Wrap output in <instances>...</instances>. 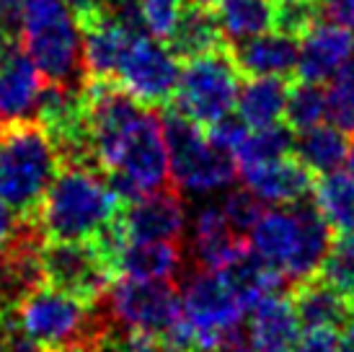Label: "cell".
<instances>
[{
  "label": "cell",
  "instance_id": "cell-1",
  "mask_svg": "<svg viewBox=\"0 0 354 352\" xmlns=\"http://www.w3.org/2000/svg\"><path fill=\"white\" fill-rule=\"evenodd\" d=\"M122 207L124 202L111 189L106 171L68 164L59 166L52 179L37 213V223L44 238L91 241L119 215Z\"/></svg>",
  "mask_w": 354,
  "mask_h": 352
},
{
  "label": "cell",
  "instance_id": "cell-2",
  "mask_svg": "<svg viewBox=\"0 0 354 352\" xmlns=\"http://www.w3.org/2000/svg\"><path fill=\"white\" fill-rule=\"evenodd\" d=\"M59 171V156L39 119L0 125V197L19 218L37 220Z\"/></svg>",
  "mask_w": 354,
  "mask_h": 352
},
{
  "label": "cell",
  "instance_id": "cell-3",
  "mask_svg": "<svg viewBox=\"0 0 354 352\" xmlns=\"http://www.w3.org/2000/svg\"><path fill=\"white\" fill-rule=\"evenodd\" d=\"M19 329L47 352H78L117 329L104 303L41 285L16 308Z\"/></svg>",
  "mask_w": 354,
  "mask_h": 352
},
{
  "label": "cell",
  "instance_id": "cell-4",
  "mask_svg": "<svg viewBox=\"0 0 354 352\" xmlns=\"http://www.w3.org/2000/svg\"><path fill=\"white\" fill-rule=\"evenodd\" d=\"M21 44L47 83L80 86L86 80L83 34L65 0H26Z\"/></svg>",
  "mask_w": 354,
  "mask_h": 352
},
{
  "label": "cell",
  "instance_id": "cell-5",
  "mask_svg": "<svg viewBox=\"0 0 354 352\" xmlns=\"http://www.w3.org/2000/svg\"><path fill=\"white\" fill-rule=\"evenodd\" d=\"M163 137H166L171 179L181 192L209 195L220 192L236 182V156L217 148L202 125L174 107L163 109Z\"/></svg>",
  "mask_w": 354,
  "mask_h": 352
},
{
  "label": "cell",
  "instance_id": "cell-6",
  "mask_svg": "<svg viewBox=\"0 0 354 352\" xmlns=\"http://www.w3.org/2000/svg\"><path fill=\"white\" fill-rule=\"evenodd\" d=\"M243 73L238 70L230 47L212 49L207 55L184 62L178 76L176 96L168 107L187 114L202 127L215 125L217 119L233 114L238 104Z\"/></svg>",
  "mask_w": 354,
  "mask_h": 352
},
{
  "label": "cell",
  "instance_id": "cell-7",
  "mask_svg": "<svg viewBox=\"0 0 354 352\" xmlns=\"http://www.w3.org/2000/svg\"><path fill=\"white\" fill-rule=\"evenodd\" d=\"M171 176L163 119L158 109H148L145 117L132 127L119 148L117 158L106 171L111 189L122 202H132L142 195L163 189Z\"/></svg>",
  "mask_w": 354,
  "mask_h": 352
},
{
  "label": "cell",
  "instance_id": "cell-8",
  "mask_svg": "<svg viewBox=\"0 0 354 352\" xmlns=\"http://www.w3.org/2000/svg\"><path fill=\"white\" fill-rule=\"evenodd\" d=\"M101 303L119 329H142V332H168L184 319L181 295L174 280H114Z\"/></svg>",
  "mask_w": 354,
  "mask_h": 352
},
{
  "label": "cell",
  "instance_id": "cell-9",
  "mask_svg": "<svg viewBox=\"0 0 354 352\" xmlns=\"http://www.w3.org/2000/svg\"><path fill=\"white\" fill-rule=\"evenodd\" d=\"M184 319L192 324V329L199 340V350H212L227 332L241 326V319L246 313V306L241 303L236 290L225 283V277L212 270H192L184 277Z\"/></svg>",
  "mask_w": 354,
  "mask_h": 352
},
{
  "label": "cell",
  "instance_id": "cell-10",
  "mask_svg": "<svg viewBox=\"0 0 354 352\" xmlns=\"http://www.w3.org/2000/svg\"><path fill=\"white\" fill-rule=\"evenodd\" d=\"M41 264L47 285L96 303L104 298L117 274L93 246V241H55L47 238L41 246Z\"/></svg>",
  "mask_w": 354,
  "mask_h": 352
},
{
  "label": "cell",
  "instance_id": "cell-11",
  "mask_svg": "<svg viewBox=\"0 0 354 352\" xmlns=\"http://www.w3.org/2000/svg\"><path fill=\"white\" fill-rule=\"evenodd\" d=\"M178 60L166 42L150 39L148 34L135 37L119 62L117 80L127 88L140 104L150 109H166L178 88Z\"/></svg>",
  "mask_w": 354,
  "mask_h": 352
},
{
  "label": "cell",
  "instance_id": "cell-12",
  "mask_svg": "<svg viewBox=\"0 0 354 352\" xmlns=\"http://www.w3.org/2000/svg\"><path fill=\"white\" fill-rule=\"evenodd\" d=\"M122 223L129 241H181L187 205L176 189L163 186L122 207Z\"/></svg>",
  "mask_w": 354,
  "mask_h": 352
},
{
  "label": "cell",
  "instance_id": "cell-13",
  "mask_svg": "<svg viewBox=\"0 0 354 352\" xmlns=\"http://www.w3.org/2000/svg\"><path fill=\"white\" fill-rule=\"evenodd\" d=\"M44 76L19 44L0 60V125L37 119Z\"/></svg>",
  "mask_w": 354,
  "mask_h": 352
},
{
  "label": "cell",
  "instance_id": "cell-14",
  "mask_svg": "<svg viewBox=\"0 0 354 352\" xmlns=\"http://www.w3.org/2000/svg\"><path fill=\"white\" fill-rule=\"evenodd\" d=\"M354 58L352 29L339 26L334 21L321 19L303 37L300 60H297V78L310 83L331 80Z\"/></svg>",
  "mask_w": 354,
  "mask_h": 352
},
{
  "label": "cell",
  "instance_id": "cell-15",
  "mask_svg": "<svg viewBox=\"0 0 354 352\" xmlns=\"http://www.w3.org/2000/svg\"><path fill=\"white\" fill-rule=\"evenodd\" d=\"M241 174L248 189L269 205H295L305 197H310L315 184L313 171L292 153L269 164L243 168Z\"/></svg>",
  "mask_w": 354,
  "mask_h": 352
},
{
  "label": "cell",
  "instance_id": "cell-16",
  "mask_svg": "<svg viewBox=\"0 0 354 352\" xmlns=\"http://www.w3.org/2000/svg\"><path fill=\"white\" fill-rule=\"evenodd\" d=\"M227 47L233 52L238 70L246 78H261V76L287 78L297 70V60H300V44L295 37L274 29Z\"/></svg>",
  "mask_w": 354,
  "mask_h": 352
},
{
  "label": "cell",
  "instance_id": "cell-17",
  "mask_svg": "<svg viewBox=\"0 0 354 352\" xmlns=\"http://www.w3.org/2000/svg\"><path fill=\"white\" fill-rule=\"evenodd\" d=\"M248 246L246 236H238L227 223L223 207L209 202L197 213L192 225V256L199 270L220 272Z\"/></svg>",
  "mask_w": 354,
  "mask_h": 352
},
{
  "label": "cell",
  "instance_id": "cell-18",
  "mask_svg": "<svg viewBox=\"0 0 354 352\" xmlns=\"http://www.w3.org/2000/svg\"><path fill=\"white\" fill-rule=\"evenodd\" d=\"M297 340L300 319L290 295H269L251 308L248 342L254 352H292Z\"/></svg>",
  "mask_w": 354,
  "mask_h": 352
},
{
  "label": "cell",
  "instance_id": "cell-19",
  "mask_svg": "<svg viewBox=\"0 0 354 352\" xmlns=\"http://www.w3.org/2000/svg\"><path fill=\"white\" fill-rule=\"evenodd\" d=\"M251 249L287 277L300 249V218L295 207L277 205L261 213L251 231Z\"/></svg>",
  "mask_w": 354,
  "mask_h": 352
},
{
  "label": "cell",
  "instance_id": "cell-20",
  "mask_svg": "<svg viewBox=\"0 0 354 352\" xmlns=\"http://www.w3.org/2000/svg\"><path fill=\"white\" fill-rule=\"evenodd\" d=\"M290 298H292L300 324H305L308 329H315V326H324V329H342L344 326L346 329L352 324V298L339 293L334 285L321 280L318 274L305 277V280L292 285Z\"/></svg>",
  "mask_w": 354,
  "mask_h": 352
},
{
  "label": "cell",
  "instance_id": "cell-21",
  "mask_svg": "<svg viewBox=\"0 0 354 352\" xmlns=\"http://www.w3.org/2000/svg\"><path fill=\"white\" fill-rule=\"evenodd\" d=\"M83 34V70L86 78H117L119 62L132 44V34L114 26L101 13L78 21Z\"/></svg>",
  "mask_w": 354,
  "mask_h": 352
},
{
  "label": "cell",
  "instance_id": "cell-22",
  "mask_svg": "<svg viewBox=\"0 0 354 352\" xmlns=\"http://www.w3.org/2000/svg\"><path fill=\"white\" fill-rule=\"evenodd\" d=\"M181 264V241H129L119 256V274L135 280H176Z\"/></svg>",
  "mask_w": 354,
  "mask_h": 352
},
{
  "label": "cell",
  "instance_id": "cell-23",
  "mask_svg": "<svg viewBox=\"0 0 354 352\" xmlns=\"http://www.w3.org/2000/svg\"><path fill=\"white\" fill-rule=\"evenodd\" d=\"M287 94H290L287 78H279V76L248 78L238 91V117L251 130L279 125L285 119Z\"/></svg>",
  "mask_w": 354,
  "mask_h": 352
},
{
  "label": "cell",
  "instance_id": "cell-24",
  "mask_svg": "<svg viewBox=\"0 0 354 352\" xmlns=\"http://www.w3.org/2000/svg\"><path fill=\"white\" fill-rule=\"evenodd\" d=\"M225 34L220 29L217 13L212 8H202L194 3H187V8L178 19L174 34L166 39V47L174 52L176 60H192L199 55H207L212 49L225 47Z\"/></svg>",
  "mask_w": 354,
  "mask_h": 352
},
{
  "label": "cell",
  "instance_id": "cell-25",
  "mask_svg": "<svg viewBox=\"0 0 354 352\" xmlns=\"http://www.w3.org/2000/svg\"><path fill=\"white\" fill-rule=\"evenodd\" d=\"M313 202L336 236L354 234V179L339 168L321 174L313 184Z\"/></svg>",
  "mask_w": 354,
  "mask_h": 352
},
{
  "label": "cell",
  "instance_id": "cell-26",
  "mask_svg": "<svg viewBox=\"0 0 354 352\" xmlns=\"http://www.w3.org/2000/svg\"><path fill=\"white\" fill-rule=\"evenodd\" d=\"M217 21L230 44L274 29V0H220Z\"/></svg>",
  "mask_w": 354,
  "mask_h": 352
},
{
  "label": "cell",
  "instance_id": "cell-27",
  "mask_svg": "<svg viewBox=\"0 0 354 352\" xmlns=\"http://www.w3.org/2000/svg\"><path fill=\"white\" fill-rule=\"evenodd\" d=\"M349 143L346 135L334 125H315V127L295 135V156L303 161L313 174L336 171L346 161Z\"/></svg>",
  "mask_w": 354,
  "mask_h": 352
},
{
  "label": "cell",
  "instance_id": "cell-28",
  "mask_svg": "<svg viewBox=\"0 0 354 352\" xmlns=\"http://www.w3.org/2000/svg\"><path fill=\"white\" fill-rule=\"evenodd\" d=\"M295 150V132L287 125H272V127L261 130H248L246 140L238 146L236 156L238 168H251L259 164H269L282 156H290Z\"/></svg>",
  "mask_w": 354,
  "mask_h": 352
},
{
  "label": "cell",
  "instance_id": "cell-29",
  "mask_svg": "<svg viewBox=\"0 0 354 352\" xmlns=\"http://www.w3.org/2000/svg\"><path fill=\"white\" fill-rule=\"evenodd\" d=\"M326 117V91L321 83L310 80H295L290 83L285 107V125L292 132H305V130L321 125Z\"/></svg>",
  "mask_w": 354,
  "mask_h": 352
},
{
  "label": "cell",
  "instance_id": "cell-30",
  "mask_svg": "<svg viewBox=\"0 0 354 352\" xmlns=\"http://www.w3.org/2000/svg\"><path fill=\"white\" fill-rule=\"evenodd\" d=\"M326 117L344 135L354 137V58L331 78L326 91Z\"/></svg>",
  "mask_w": 354,
  "mask_h": 352
},
{
  "label": "cell",
  "instance_id": "cell-31",
  "mask_svg": "<svg viewBox=\"0 0 354 352\" xmlns=\"http://www.w3.org/2000/svg\"><path fill=\"white\" fill-rule=\"evenodd\" d=\"M315 274L334 285L339 293L354 298V234L336 236Z\"/></svg>",
  "mask_w": 354,
  "mask_h": 352
},
{
  "label": "cell",
  "instance_id": "cell-32",
  "mask_svg": "<svg viewBox=\"0 0 354 352\" xmlns=\"http://www.w3.org/2000/svg\"><path fill=\"white\" fill-rule=\"evenodd\" d=\"M321 19L318 0H274V31L303 39Z\"/></svg>",
  "mask_w": 354,
  "mask_h": 352
},
{
  "label": "cell",
  "instance_id": "cell-33",
  "mask_svg": "<svg viewBox=\"0 0 354 352\" xmlns=\"http://www.w3.org/2000/svg\"><path fill=\"white\" fill-rule=\"evenodd\" d=\"M223 213H225L227 223L230 228L236 231L238 236H248L254 231V225L259 223V218H261V200L251 192V189H233V192H227L223 197Z\"/></svg>",
  "mask_w": 354,
  "mask_h": 352
},
{
  "label": "cell",
  "instance_id": "cell-34",
  "mask_svg": "<svg viewBox=\"0 0 354 352\" xmlns=\"http://www.w3.org/2000/svg\"><path fill=\"white\" fill-rule=\"evenodd\" d=\"M184 8H187V0H140L145 26L160 42H166L174 34Z\"/></svg>",
  "mask_w": 354,
  "mask_h": 352
},
{
  "label": "cell",
  "instance_id": "cell-35",
  "mask_svg": "<svg viewBox=\"0 0 354 352\" xmlns=\"http://www.w3.org/2000/svg\"><path fill=\"white\" fill-rule=\"evenodd\" d=\"M205 130H207V137H209L217 148H223L227 153H236L238 146L246 140L251 127H248L238 114H227V117L217 119L215 125H209V127H205Z\"/></svg>",
  "mask_w": 354,
  "mask_h": 352
},
{
  "label": "cell",
  "instance_id": "cell-36",
  "mask_svg": "<svg viewBox=\"0 0 354 352\" xmlns=\"http://www.w3.org/2000/svg\"><path fill=\"white\" fill-rule=\"evenodd\" d=\"M119 352H171L163 334L142 329H119Z\"/></svg>",
  "mask_w": 354,
  "mask_h": 352
},
{
  "label": "cell",
  "instance_id": "cell-37",
  "mask_svg": "<svg viewBox=\"0 0 354 352\" xmlns=\"http://www.w3.org/2000/svg\"><path fill=\"white\" fill-rule=\"evenodd\" d=\"M292 352H339V337L336 329H324V326H315L297 340L295 350Z\"/></svg>",
  "mask_w": 354,
  "mask_h": 352
},
{
  "label": "cell",
  "instance_id": "cell-38",
  "mask_svg": "<svg viewBox=\"0 0 354 352\" xmlns=\"http://www.w3.org/2000/svg\"><path fill=\"white\" fill-rule=\"evenodd\" d=\"M321 16L326 21L339 24V26L354 29V0H324Z\"/></svg>",
  "mask_w": 354,
  "mask_h": 352
},
{
  "label": "cell",
  "instance_id": "cell-39",
  "mask_svg": "<svg viewBox=\"0 0 354 352\" xmlns=\"http://www.w3.org/2000/svg\"><path fill=\"white\" fill-rule=\"evenodd\" d=\"M24 3L26 0H0V26L21 37V19H24Z\"/></svg>",
  "mask_w": 354,
  "mask_h": 352
},
{
  "label": "cell",
  "instance_id": "cell-40",
  "mask_svg": "<svg viewBox=\"0 0 354 352\" xmlns=\"http://www.w3.org/2000/svg\"><path fill=\"white\" fill-rule=\"evenodd\" d=\"M207 352H254V350H251V342H248V334H243L241 329H233V332H227L212 350Z\"/></svg>",
  "mask_w": 354,
  "mask_h": 352
},
{
  "label": "cell",
  "instance_id": "cell-41",
  "mask_svg": "<svg viewBox=\"0 0 354 352\" xmlns=\"http://www.w3.org/2000/svg\"><path fill=\"white\" fill-rule=\"evenodd\" d=\"M16 332H19L16 311H3V308H0V352H8Z\"/></svg>",
  "mask_w": 354,
  "mask_h": 352
},
{
  "label": "cell",
  "instance_id": "cell-42",
  "mask_svg": "<svg viewBox=\"0 0 354 352\" xmlns=\"http://www.w3.org/2000/svg\"><path fill=\"white\" fill-rule=\"evenodd\" d=\"M16 228H19V215H16V213L6 205V200L0 197V246L16 234Z\"/></svg>",
  "mask_w": 354,
  "mask_h": 352
},
{
  "label": "cell",
  "instance_id": "cell-43",
  "mask_svg": "<svg viewBox=\"0 0 354 352\" xmlns=\"http://www.w3.org/2000/svg\"><path fill=\"white\" fill-rule=\"evenodd\" d=\"M65 3L70 6V10L75 13V19H78V21L93 16V13L99 10V6H101V0H65Z\"/></svg>",
  "mask_w": 354,
  "mask_h": 352
},
{
  "label": "cell",
  "instance_id": "cell-44",
  "mask_svg": "<svg viewBox=\"0 0 354 352\" xmlns=\"http://www.w3.org/2000/svg\"><path fill=\"white\" fill-rule=\"evenodd\" d=\"M339 352H354V326L352 324L346 326L344 337L339 340Z\"/></svg>",
  "mask_w": 354,
  "mask_h": 352
},
{
  "label": "cell",
  "instance_id": "cell-45",
  "mask_svg": "<svg viewBox=\"0 0 354 352\" xmlns=\"http://www.w3.org/2000/svg\"><path fill=\"white\" fill-rule=\"evenodd\" d=\"M346 174L354 179V140H352V146H349V153H346Z\"/></svg>",
  "mask_w": 354,
  "mask_h": 352
},
{
  "label": "cell",
  "instance_id": "cell-46",
  "mask_svg": "<svg viewBox=\"0 0 354 352\" xmlns=\"http://www.w3.org/2000/svg\"><path fill=\"white\" fill-rule=\"evenodd\" d=\"M189 3H194V6H202V8H215L220 0H189Z\"/></svg>",
  "mask_w": 354,
  "mask_h": 352
},
{
  "label": "cell",
  "instance_id": "cell-47",
  "mask_svg": "<svg viewBox=\"0 0 354 352\" xmlns=\"http://www.w3.org/2000/svg\"><path fill=\"white\" fill-rule=\"evenodd\" d=\"M352 308H354V298H352Z\"/></svg>",
  "mask_w": 354,
  "mask_h": 352
},
{
  "label": "cell",
  "instance_id": "cell-48",
  "mask_svg": "<svg viewBox=\"0 0 354 352\" xmlns=\"http://www.w3.org/2000/svg\"><path fill=\"white\" fill-rule=\"evenodd\" d=\"M318 3H321V0H318Z\"/></svg>",
  "mask_w": 354,
  "mask_h": 352
}]
</instances>
